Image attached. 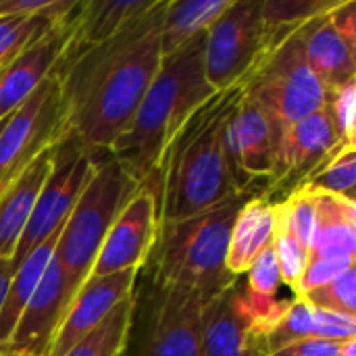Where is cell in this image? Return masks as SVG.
I'll return each mask as SVG.
<instances>
[{
    "label": "cell",
    "instance_id": "4316f807",
    "mask_svg": "<svg viewBox=\"0 0 356 356\" xmlns=\"http://www.w3.org/2000/svg\"><path fill=\"white\" fill-rule=\"evenodd\" d=\"M298 188L311 192H327L356 202V152L353 146L340 148L330 161L313 171Z\"/></svg>",
    "mask_w": 356,
    "mask_h": 356
},
{
    "label": "cell",
    "instance_id": "603a6c76",
    "mask_svg": "<svg viewBox=\"0 0 356 356\" xmlns=\"http://www.w3.org/2000/svg\"><path fill=\"white\" fill-rule=\"evenodd\" d=\"M154 0H86L75 15L71 48H88L117 35L138 15L146 13Z\"/></svg>",
    "mask_w": 356,
    "mask_h": 356
},
{
    "label": "cell",
    "instance_id": "5bb4252c",
    "mask_svg": "<svg viewBox=\"0 0 356 356\" xmlns=\"http://www.w3.org/2000/svg\"><path fill=\"white\" fill-rule=\"evenodd\" d=\"M77 6L79 2L63 23L46 31L0 71V121L10 117L52 75L71 46Z\"/></svg>",
    "mask_w": 356,
    "mask_h": 356
},
{
    "label": "cell",
    "instance_id": "2e32d148",
    "mask_svg": "<svg viewBox=\"0 0 356 356\" xmlns=\"http://www.w3.org/2000/svg\"><path fill=\"white\" fill-rule=\"evenodd\" d=\"M69 309L65 298L63 273L52 257L31 300L23 309L15 332L2 353L27 356H50L56 332Z\"/></svg>",
    "mask_w": 356,
    "mask_h": 356
},
{
    "label": "cell",
    "instance_id": "4dcf8cb0",
    "mask_svg": "<svg viewBox=\"0 0 356 356\" xmlns=\"http://www.w3.org/2000/svg\"><path fill=\"white\" fill-rule=\"evenodd\" d=\"M302 300H307L315 309L356 317V267H350L334 282L307 294Z\"/></svg>",
    "mask_w": 356,
    "mask_h": 356
},
{
    "label": "cell",
    "instance_id": "f35d334b",
    "mask_svg": "<svg viewBox=\"0 0 356 356\" xmlns=\"http://www.w3.org/2000/svg\"><path fill=\"white\" fill-rule=\"evenodd\" d=\"M0 356H27V355H10V353H0Z\"/></svg>",
    "mask_w": 356,
    "mask_h": 356
},
{
    "label": "cell",
    "instance_id": "f1b7e54d",
    "mask_svg": "<svg viewBox=\"0 0 356 356\" xmlns=\"http://www.w3.org/2000/svg\"><path fill=\"white\" fill-rule=\"evenodd\" d=\"M307 338H315V313L307 300L294 298L290 309L282 317V321L267 336L269 355L292 342L307 340Z\"/></svg>",
    "mask_w": 356,
    "mask_h": 356
},
{
    "label": "cell",
    "instance_id": "5b68a950",
    "mask_svg": "<svg viewBox=\"0 0 356 356\" xmlns=\"http://www.w3.org/2000/svg\"><path fill=\"white\" fill-rule=\"evenodd\" d=\"M138 188L108 152L96 154V169L71 209L54 248L69 307L90 277L113 221Z\"/></svg>",
    "mask_w": 356,
    "mask_h": 356
},
{
    "label": "cell",
    "instance_id": "e0dca14e",
    "mask_svg": "<svg viewBox=\"0 0 356 356\" xmlns=\"http://www.w3.org/2000/svg\"><path fill=\"white\" fill-rule=\"evenodd\" d=\"M140 269H127L102 277H90L75 294L56 332L50 356H63L77 340L108 317L123 300H127L138 284Z\"/></svg>",
    "mask_w": 356,
    "mask_h": 356
},
{
    "label": "cell",
    "instance_id": "ab89813d",
    "mask_svg": "<svg viewBox=\"0 0 356 356\" xmlns=\"http://www.w3.org/2000/svg\"><path fill=\"white\" fill-rule=\"evenodd\" d=\"M6 119H8V117H6ZM6 119H2V121H0V131H2V127H4V123H6Z\"/></svg>",
    "mask_w": 356,
    "mask_h": 356
},
{
    "label": "cell",
    "instance_id": "d6a6232c",
    "mask_svg": "<svg viewBox=\"0 0 356 356\" xmlns=\"http://www.w3.org/2000/svg\"><path fill=\"white\" fill-rule=\"evenodd\" d=\"M350 267H356V261H344V259H309V265L296 286V290L292 292L294 298L302 300L307 294L323 288L325 284L334 282L336 277H340L344 271H348Z\"/></svg>",
    "mask_w": 356,
    "mask_h": 356
},
{
    "label": "cell",
    "instance_id": "8d00e7d4",
    "mask_svg": "<svg viewBox=\"0 0 356 356\" xmlns=\"http://www.w3.org/2000/svg\"><path fill=\"white\" fill-rule=\"evenodd\" d=\"M10 275H13V265H10V261H8V259H0V305H2V300H4V294H6Z\"/></svg>",
    "mask_w": 356,
    "mask_h": 356
},
{
    "label": "cell",
    "instance_id": "e575fe53",
    "mask_svg": "<svg viewBox=\"0 0 356 356\" xmlns=\"http://www.w3.org/2000/svg\"><path fill=\"white\" fill-rule=\"evenodd\" d=\"M340 346L342 344L338 342H327L321 338H307V340L292 342L269 356H338Z\"/></svg>",
    "mask_w": 356,
    "mask_h": 356
},
{
    "label": "cell",
    "instance_id": "6da1fadb",
    "mask_svg": "<svg viewBox=\"0 0 356 356\" xmlns=\"http://www.w3.org/2000/svg\"><path fill=\"white\" fill-rule=\"evenodd\" d=\"M165 2L154 0L102 44L69 46L54 69L63 100V134H71L92 154L108 152L159 71Z\"/></svg>",
    "mask_w": 356,
    "mask_h": 356
},
{
    "label": "cell",
    "instance_id": "4fadbf2b",
    "mask_svg": "<svg viewBox=\"0 0 356 356\" xmlns=\"http://www.w3.org/2000/svg\"><path fill=\"white\" fill-rule=\"evenodd\" d=\"M275 144V131L267 115L242 96L225 127V154L238 192L252 194L257 179H271Z\"/></svg>",
    "mask_w": 356,
    "mask_h": 356
},
{
    "label": "cell",
    "instance_id": "7a4b0ae2",
    "mask_svg": "<svg viewBox=\"0 0 356 356\" xmlns=\"http://www.w3.org/2000/svg\"><path fill=\"white\" fill-rule=\"evenodd\" d=\"M240 98V86L217 92L171 142L159 175L148 188L156 200L159 225L192 217L242 194L234 184L225 154V127Z\"/></svg>",
    "mask_w": 356,
    "mask_h": 356
},
{
    "label": "cell",
    "instance_id": "8992f818",
    "mask_svg": "<svg viewBox=\"0 0 356 356\" xmlns=\"http://www.w3.org/2000/svg\"><path fill=\"white\" fill-rule=\"evenodd\" d=\"M200 294L138 273L134 315L121 356H202Z\"/></svg>",
    "mask_w": 356,
    "mask_h": 356
},
{
    "label": "cell",
    "instance_id": "83f0119b",
    "mask_svg": "<svg viewBox=\"0 0 356 356\" xmlns=\"http://www.w3.org/2000/svg\"><path fill=\"white\" fill-rule=\"evenodd\" d=\"M65 19H54V17H17V15L0 17V71L13 58H17L27 46H31L35 40H40L46 31H50L52 27H56Z\"/></svg>",
    "mask_w": 356,
    "mask_h": 356
},
{
    "label": "cell",
    "instance_id": "277c9868",
    "mask_svg": "<svg viewBox=\"0 0 356 356\" xmlns=\"http://www.w3.org/2000/svg\"><path fill=\"white\" fill-rule=\"evenodd\" d=\"M248 196L234 194L202 213L161 223L140 275L156 284L194 290L204 302L223 292L238 280L227 273L225 257L234 219Z\"/></svg>",
    "mask_w": 356,
    "mask_h": 356
},
{
    "label": "cell",
    "instance_id": "836d02e7",
    "mask_svg": "<svg viewBox=\"0 0 356 356\" xmlns=\"http://www.w3.org/2000/svg\"><path fill=\"white\" fill-rule=\"evenodd\" d=\"M313 313H315V338L338 342V344L356 340V317L315 309V307Z\"/></svg>",
    "mask_w": 356,
    "mask_h": 356
},
{
    "label": "cell",
    "instance_id": "8fae6325",
    "mask_svg": "<svg viewBox=\"0 0 356 356\" xmlns=\"http://www.w3.org/2000/svg\"><path fill=\"white\" fill-rule=\"evenodd\" d=\"M159 217L154 194L146 186H140L113 221L92 265L90 277L142 269L152 252Z\"/></svg>",
    "mask_w": 356,
    "mask_h": 356
},
{
    "label": "cell",
    "instance_id": "44dd1931",
    "mask_svg": "<svg viewBox=\"0 0 356 356\" xmlns=\"http://www.w3.org/2000/svg\"><path fill=\"white\" fill-rule=\"evenodd\" d=\"M311 194L315 200V236L309 259L356 261L355 200H346L327 192Z\"/></svg>",
    "mask_w": 356,
    "mask_h": 356
},
{
    "label": "cell",
    "instance_id": "ba28073f",
    "mask_svg": "<svg viewBox=\"0 0 356 356\" xmlns=\"http://www.w3.org/2000/svg\"><path fill=\"white\" fill-rule=\"evenodd\" d=\"M96 169V154L88 152L71 134H63L52 146L50 171L38 194L33 213L10 259L13 269L52 232L65 225L79 194Z\"/></svg>",
    "mask_w": 356,
    "mask_h": 356
},
{
    "label": "cell",
    "instance_id": "484cf974",
    "mask_svg": "<svg viewBox=\"0 0 356 356\" xmlns=\"http://www.w3.org/2000/svg\"><path fill=\"white\" fill-rule=\"evenodd\" d=\"M136 292V290H134ZM134 315V294L123 300L108 317L77 340L63 356H121L125 350Z\"/></svg>",
    "mask_w": 356,
    "mask_h": 356
},
{
    "label": "cell",
    "instance_id": "d4e9b609",
    "mask_svg": "<svg viewBox=\"0 0 356 356\" xmlns=\"http://www.w3.org/2000/svg\"><path fill=\"white\" fill-rule=\"evenodd\" d=\"M340 2L342 0H261L263 54L275 50L313 19L332 13Z\"/></svg>",
    "mask_w": 356,
    "mask_h": 356
},
{
    "label": "cell",
    "instance_id": "9c48e42d",
    "mask_svg": "<svg viewBox=\"0 0 356 356\" xmlns=\"http://www.w3.org/2000/svg\"><path fill=\"white\" fill-rule=\"evenodd\" d=\"M65 131L56 71L6 119L0 131V194Z\"/></svg>",
    "mask_w": 356,
    "mask_h": 356
},
{
    "label": "cell",
    "instance_id": "30bf717a",
    "mask_svg": "<svg viewBox=\"0 0 356 356\" xmlns=\"http://www.w3.org/2000/svg\"><path fill=\"white\" fill-rule=\"evenodd\" d=\"M263 54L261 0H232L204 33V75L215 92L238 88Z\"/></svg>",
    "mask_w": 356,
    "mask_h": 356
},
{
    "label": "cell",
    "instance_id": "74e56055",
    "mask_svg": "<svg viewBox=\"0 0 356 356\" xmlns=\"http://www.w3.org/2000/svg\"><path fill=\"white\" fill-rule=\"evenodd\" d=\"M338 356H356V340L342 342V346H340V355Z\"/></svg>",
    "mask_w": 356,
    "mask_h": 356
},
{
    "label": "cell",
    "instance_id": "3957f363",
    "mask_svg": "<svg viewBox=\"0 0 356 356\" xmlns=\"http://www.w3.org/2000/svg\"><path fill=\"white\" fill-rule=\"evenodd\" d=\"M215 94L204 75V35H198L161 58L152 83L108 154L138 186L152 188L179 129Z\"/></svg>",
    "mask_w": 356,
    "mask_h": 356
},
{
    "label": "cell",
    "instance_id": "d590c367",
    "mask_svg": "<svg viewBox=\"0 0 356 356\" xmlns=\"http://www.w3.org/2000/svg\"><path fill=\"white\" fill-rule=\"evenodd\" d=\"M330 21H332V25L336 27V31L342 35V40L348 44V48L356 52V2L355 0L340 2V4L330 13Z\"/></svg>",
    "mask_w": 356,
    "mask_h": 356
},
{
    "label": "cell",
    "instance_id": "7402d4cb",
    "mask_svg": "<svg viewBox=\"0 0 356 356\" xmlns=\"http://www.w3.org/2000/svg\"><path fill=\"white\" fill-rule=\"evenodd\" d=\"M63 225L52 232L44 242H40L15 269L4 294V300L0 305V353L4 350V346L8 344L15 325L23 313V309L27 307V302L31 300L46 267L50 265L52 257H54V248L58 242V234H60Z\"/></svg>",
    "mask_w": 356,
    "mask_h": 356
},
{
    "label": "cell",
    "instance_id": "7c38bea8",
    "mask_svg": "<svg viewBox=\"0 0 356 356\" xmlns=\"http://www.w3.org/2000/svg\"><path fill=\"white\" fill-rule=\"evenodd\" d=\"M340 148L327 106L292 123L277 136L273 171L265 194L271 196L273 190H282L290 184L298 188Z\"/></svg>",
    "mask_w": 356,
    "mask_h": 356
},
{
    "label": "cell",
    "instance_id": "52a82bcc",
    "mask_svg": "<svg viewBox=\"0 0 356 356\" xmlns=\"http://www.w3.org/2000/svg\"><path fill=\"white\" fill-rule=\"evenodd\" d=\"M240 88L242 96L267 115L275 140L292 123L327 106V92L305 58L300 33L265 52Z\"/></svg>",
    "mask_w": 356,
    "mask_h": 356
},
{
    "label": "cell",
    "instance_id": "cb8c5ba5",
    "mask_svg": "<svg viewBox=\"0 0 356 356\" xmlns=\"http://www.w3.org/2000/svg\"><path fill=\"white\" fill-rule=\"evenodd\" d=\"M229 4L232 0H167L161 21L163 56L177 52L198 35H204Z\"/></svg>",
    "mask_w": 356,
    "mask_h": 356
},
{
    "label": "cell",
    "instance_id": "ac0fdd59",
    "mask_svg": "<svg viewBox=\"0 0 356 356\" xmlns=\"http://www.w3.org/2000/svg\"><path fill=\"white\" fill-rule=\"evenodd\" d=\"M273 200L263 194H250L238 211L225 257V269L229 275H244L257 257L267 250L275 234V209Z\"/></svg>",
    "mask_w": 356,
    "mask_h": 356
},
{
    "label": "cell",
    "instance_id": "1f68e13d",
    "mask_svg": "<svg viewBox=\"0 0 356 356\" xmlns=\"http://www.w3.org/2000/svg\"><path fill=\"white\" fill-rule=\"evenodd\" d=\"M271 248L275 252L284 286H288L294 292L300 277H302V273H305V269H307V265H309L311 252L302 244H298L292 236H288L286 232H282L277 227H275V234H273Z\"/></svg>",
    "mask_w": 356,
    "mask_h": 356
},
{
    "label": "cell",
    "instance_id": "f546056e",
    "mask_svg": "<svg viewBox=\"0 0 356 356\" xmlns=\"http://www.w3.org/2000/svg\"><path fill=\"white\" fill-rule=\"evenodd\" d=\"M355 106H356V79L346 81L327 90V113L336 131L340 146L356 148V127H355Z\"/></svg>",
    "mask_w": 356,
    "mask_h": 356
},
{
    "label": "cell",
    "instance_id": "ffe728a7",
    "mask_svg": "<svg viewBox=\"0 0 356 356\" xmlns=\"http://www.w3.org/2000/svg\"><path fill=\"white\" fill-rule=\"evenodd\" d=\"M298 33L305 58L325 92L356 79V52L336 31L330 21V13L313 19Z\"/></svg>",
    "mask_w": 356,
    "mask_h": 356
},
{
    "label": "cell",
    "instance_id": "9a60e30c",
    "mask_svg": "<svg viewBox=\"0 0 356 356\" xmlns=\"http://www.w3.org/2000/svg\"><path fill=\"white\" fill-rule=\"evenodd\" d=\"M202 356H269L267 340L246 315L238 280L202 305Z\"/></svg>",
    "mask_w": 356,
    "mask_h": 356
},
{
    "label": "cell",
    "instance_id": "d6986e66",
    "mask_svg": "<svg viewBox=\"0 0 356 356\" xmlns=\"http://www.w3.org/2000/svg\"><path fill=\"white\" fill-rule=\"evenodd\" d=\"M52 146L29 163L0 194V259H13L50 171Z\"/></svg>",
    "mask_w": 356,
    "mask_h": 356
}]
</instances>
